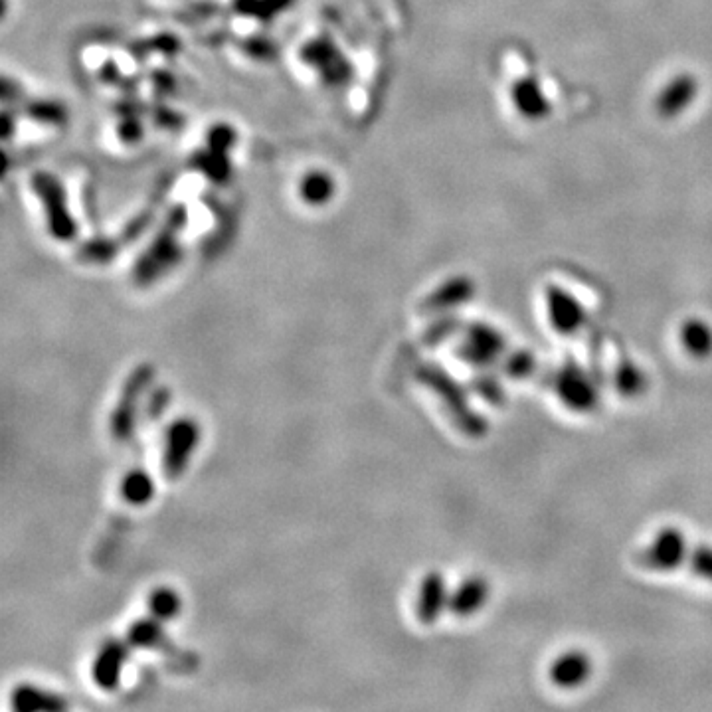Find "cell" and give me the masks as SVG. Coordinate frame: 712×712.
<instances>
[{
  "mask_svg": "<svg viewBox=\"0 0 712 712\" xmlns=\"http://www.w3.org/2000/svg\"><path fill=\"white\" fill-rule=\"evenodd\" d=\"M182 602L173 588H157L149 596V614L161 622H171L180 614Z\"/></svg>",
  "mask_w": 712,
  "mask_h": 712,
  "instance_id": "obj_17",
  "label": "cell"
},
{
  "mask_svg": "<svg viewBox=\"0 0 712 712\" xmlns=\"http://www.w3.org/2000/svg\"><path fill=\"white\" fill-rule=\"evenodd\" d=\"M689 568L695 576L712 582V546L699 544L689 552Z\"/></svg>",
  "mask_w": 712,
  "mask_h": 712,
  "instance_id": "obj_21",
  "label": "cell"
},
{
  "mask_svg": "<svg viewBox=\"0 0 712 712\" xmlns=\"http://www.w3.org/2000/svg\"><path fill=\"white\" fill-rule=\"evenodd\" d=\"M129 641H121V639H107L91 665V679L93 683L103 689V691H115L121 683V675H123V667L129 659Z\"/></svg>",
  "mask_w": 712,
  "mask_h": 712,
  "instance_id": "obj_7",
  "label": "cell"
},
{
  "mask_svg": "<svg viewBox=\"0 0 712 712\" xmlns=\"http://www.w3.org/2000/svg\"><path fill=\"white\" fill-rule=\"evenodd\" d=\"M155 376V370L151 364H139L129 378L123 384L121 398L117 406L113 408L109 426L111 434L117 442H129L135 434L137 428V418H139V404L141 398H145V392Z\"/></svg>",
  "mask_w": 712,
  "mask_h": 712,
  "instance_id": "obj_2",
  "label": "cell"
},
{
  "mask_svg": "<svg viewBox=\"0 0 712 712\" xmlns=\"http://www.w3.org/2000/svg\"><path fill=\"white\" fill-rule=\"evenodd\" d=\"M600 380L590 376L580 364L576 362H566L558 372L554 380V388L562 404L576 412V414H588L592 412L598 402H600V392H598Z\"/></svg>",
  "mask_w": 712,
  "mask_h": 712,
  "instance_id": "obj_3",
  "label": "cell"
},
{
  "mask_svg": "<svg viewBox=\"0 0 712 712\" xmlns=\"http://www.w3.org/2000/svg\"><path fill=\"white\" fill-rule=\"evenodd\" d=\"M473 388L475 392L487 400L489 404H501L505 400V392H503V386L501 382L495 378V376H489V374H481L477 378H473Z\"/></svg>",
  "mask_w": 712,
  "mask_h": 712,
  "instance_id": "obj_22",
  "label": "cell"
},
{
  "mask_svg": "<svg viewBox=\"0 0 712 712\" xmlns=\"http://www.w3.org/2000/svg\"><path fill=\"white\" fill-rule=\"evenodd\" d=\"M614 386L623 398H637L647 388V378L641 366L633 360H622L614 370Z\"/></svg>",
  "mask_w": 712,
  "mask_h": 712,
  "instance_id": "obj_16",
  "label": "cell"
},
{
  "mask_svg": "<svg viewBox=\"0 0 712 712\" xmlns=\"http://www.w3.org/2000/svg\"><path fill=\"white\" fill-rule=\"evenodd\" d=\"M169 404H171V390L167 386H159V388L149 392L147 402L143 406V416L149 422H157V420L163 418V414L167 412Z\"/></svg>",
  "mask_w": 712,
  "mask_h": 712,
  "instance_id": "obj_20",
  "label": "cell"
},
{
  "mask_svg": "<svg viewBox=\"0 0 712 712\" xmlns=\"http://www.w3.org/2000/svg\"><path fill=\"white\" fill-rule=\"evenodd\" d=\"M505 353H507L505 337L497 329L485 323L469 325L457 349V356L471 366H489Z\"/></svg>",
  "mask_w": 712,
  "mask_h": 712,
  "instance_id": "obj_6",
  "label": "cell"
},
{
  "mask_svg": "<svg viewBox=\"0 0 712 712\" xmlns=\"http://www.w3.org/2000/svg\"><path fill=\"white\" fill-rule=\"evenodd\" d=\"M449 594L451 592L447 590L444 576L436 570L428 572L420 582L418 602H416V616L420 623L432 625L438 622L449 606Z\"/></svg>",
  "mask_w": 712,
  "mask_h": 712,
  "instance_id": "obj_10",
  "label": "cell"
},
{
  "mask_svg": "<svg viewBox=\"0 0 712 712\" xmlns=\"http://www.w3.org/2000/svg\"><path fill=\"white\" fill-rule=\"evenodd\" d=\"M12 709L18 712L64 711L68 709V703L64 697L40 687L18 685L12 691Z\"/></svg>",
  "mask_w": 712,
  "mask_h": 712,
  "instance_id": "obj_13",
  "label": "cell"
},
{
  "mask_svg": "<svg viewBox=\"0 0 712 712\" xmlns=\"http://www.w3.org/2000/svg\"><path fill=\"white\" fill-rule=\"evenodd\" d=\"M131 647H139V649H149V651H159L163 655L175 657L178 653L177 645H173L165 633L163 622L157 618H143L131 623L127 637Z\"/></svg>",
  "mask_w": 712,
  "mask_h": 712,
  "instance_id": "obj_12",
  "label": "cell"
},
{
  "mask_svg": "<svg viewBox=\"0 0 712 712\" xmlns=\"http://www.w3.org/2000/svg\"><path fill=\"white\" fill-rule=\"evenodd\" d=\"M681 345L685 353L693 358H709L712 355V329L701 319L687 321L681 329Z\"/></svg>",
  "mask_w": 712,
  "mask_h": 712,
  "instance_id": "obj_15",
  "label": "cell"
},
{
  "mask_svg": "<svg viewBox=\"0 0 712 712\" xmlns=\"http://www.w3.org/2000/svg\"><path fill=\"white\" fill-rule=\"evenodd\" d=\"M534 366H536V360H534L533 353L519 349V351H513L505 356L503 370L511 378H527L533 372Z\"/></svg>",
  "mask_w": 712,
  "mask_h": 712,
  "instance_id": "obj_19",
  "label": "cell"
},
{
  "mask_svg": "<svg viewBox=\"0 0 712 712\" xmlns=\"http://www.w3.org/2000/svg\"><path fill=\"white\" fill-rule=\"evenodd\" d=\"M198 442H200V426L192 418H178L167 428L165 451H163V471L167 479L175 481L186 471Z\"/></svg>",
  "mask_w": 712,
  "mask_h": 712,
  "instance_id": "obj_5",
  "label": "cell"
},
{
  "mask_svg": "<svg viewBox=\"0 0 712 712\" xmlns=\"http://www.w3.org/2000/svg\"><path fill=\"white\" fill-rule=\"evenodd\" d=\"M471 295V287L467 281H453L449 285H445L444 289L436 291L426 303H424V311L432 313V311H442L449 309L455 305H461L469 299Z\"/></svg>",
  "mask_w": 712,
  "mask_h": 712,
  "instance_id": "obj_18",
  "label": "cell"
},
{
  "mask_svg": "<svg viewBox=\"0 0 712 712\" xmlns=\"http://www.w3.org/2000/svg\"><path fill=\"white\" fill-rule=\"evenodd\" d=\"M489 594L491 588L483 576H469L449 594L447 610L457 618H469L485 608Z\"/></svg>",
  "mask_w": 712,
  "mask_h": 712,
  "instance_id": "obj_11",
  "label": "cell"
},
{
  "mask_svg": "<svg viewBox=\"0 0 712 712\" xmlns=\"http://www.w3.org/2000/svg\"><path fill=\"white\" fill-rule=\"evenodd\" d=\"M546 307H548V319L550 325L560 333V335H576L584 323H586V311L582 305L568 295L566 291L558 287H550L546 293Z\"/></svg>",
  "mask_w": 712,
  "mask_h": 712,
  "instance_id": "obj_9",
  "label": "cell"
},
{
  "mask_svg": "<svg viewBox=\"0 0 712 712\" xmlns=\"http://www.w3.org/2000/svg\"><path fill=\"white\" fill-rule=\"evenodd\" d=\"M457 327H459V323L455 321V319H442V321H438L430 331H428V335H426V343L428 345H440V343H444V341H447L455 331H457Z\"/></svg>",
  "mask_w": 712,
  "mask_h": 712,
  "instance_id": "obj_23",
  "label": "cell"
},
{
  "mask_svg": "<svg viewBox=\"0 0 712 712\" xmlns=\"http://www.w3.org/2000/svg\"><path fill=\"white\" fill-rule=\"evenodd\" d=\"M119 493L125 503L133 507H143L155 497V481L149 471L137 467L125 473L119 485Z\"/></svg>",
  "mask_w": 712,
  "mask_h": 712,
  "instance_id": "obj_14",
  "label": "cell"
},
{
  "mask_svg": "<svg viewBox=\"0 0 712 712\" xmlns=\"http://www.w3.org/2000/svg\"><path fill=\"white\" fill-rule=\"evenodd\" d=\"M592 671V657L580 649H572L550 663L548 679L558 689H578L588 683Z\"/></svg>",
  "mask_w": 712,
  "mask_h": 712,
  "instance_id": "obj_8",
  "label": "cell"
},
{
  "mask_svg": "<svg viewBox=\"0 0 712 712\" xmlns=\"http://www.w3.org/2000/svg\"><path fill=\"white\" fill-rule=\"evenodd\" d=\"M687 536L677 527H663L639 550L637 562L651 572H675L689 558Z\"/></svg>",
  "mask_w": 712,
  "mask_h": 712,
  "instance_id": "obj_4",
  "label": "cell"
},
{
  "mask_svg": "<svg viewBox=\"0 0 712 712\" xmlns=\"http://www.w3.org/2000/svg\"><path fill=\"white\" fill-rule=\"evenodd\" d=\"M416 380L440 398L445 414L451 418L457 430L469 438H481L487 434V420L471 408L465 388L459 386L445 368L436 362H426L416 368Z\"/></svg>",
  "mask_w": 712,
  "mask_h": 712,
  "instance_id": "obj_1",
  "label": "cell"
}]
</instances>
